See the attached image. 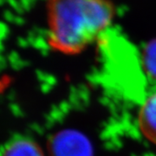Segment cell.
Wrapping results in <instances>:
<instances>
[{
    "label": "cell",
    "instance_id": "obj_1",
    "mask_svg": "<svg viewBox=\"0 0 156 156\" xmlns=\"http://www.w3.org/2000/svg\"><path fill=\"white\" fill-rule=\"evenodd\" d=\"M115 14L111 0H48V43L63 54H79L104 34Z\"/></svg>",
    "mask_w": 156,
    "mask_h": 156
},
{
    "label": "cell",
    "instance_id": "obj_2",
    "mask_svg": "<svg viewBox=\"0 0 156 156\" xmlns=\"http://www.w3.org/2000/svg\"><path fill=\"white\" fill-rule=\"evenodd\" d=\"M50 156H93L89 139L83 134L65 129L55 134L49 141Z\"/></svg>",
    "mask_w": 156,
    "mask_h": 156
},
{
    "label": "cell",
    "instance_id": "obj_3",
    "mask_svg": "<svg viewBox=\"0 0 156 156\" xmlns=\"http://www.w3.org/2000/svg\"><path fill=\"white\" fill-rule=\"evenodd\" d=\"M139 127L146 138L156 145V88L147 95L140 107Z\"/></svg>",
    "mask_w": 156,
    "mask_h": 156
},
{
    "label": "cell",
    "instance_id": "obj_4",
    "mask_svg": "<svg viewBox=\"0 0 156 156\" xmlns=\"http://www.w3.org/2000/svg\"><path fill=\"white\" fill-rule=\"evenodd\" d=\"M0 156H44L39 145L25 137H17L9 140L4 146Z\"/></svg>",
    "mask_w": 156,
    "mask_h": 156
},
{
    "label": "cell",
    "instance_id": "obj_5",
    "mask_svg": "<svg viewBox=\"0 0 156 156\" xmlns=\"http://www.w3.org/2000/svg\"><path fill=\"white\" fill-rule=\"evenodd\" d=\"M141 62L146 76L156 88V39L146 44L142 50Z\"/></svg>",
    "mask_w": 156,
    "mask_h": 156
}]
</instances>
